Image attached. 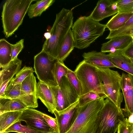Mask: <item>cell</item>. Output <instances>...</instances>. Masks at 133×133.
Listing matches in <instances>:
<instances>
[{"label": "cell", "mask_w": 133, "mask_h": 133, "mask_svg": "<svg viewBox=\"0 0 133 133\" xmlns=\"http://www.w3.org/2000/svg\"><path fill=\"white\" fill-rule=\"evenodd\" d=\"M74 17L71 10L63 8L56 14V18L50 30L51 37L45 40L42 49L52 60L57 59L62 43L73 25Z\"/></svg>", "instance_id": "cell-1"}, {"label": "cell", "mask_w": 133, "mask_h": 133, "mask_svg": "<svg viewBox=\"0 0 133 133\" xmlns=\"http://www.w3.org/2000/svg\"><path fill=\"white\" fill-rule=\"evenodd\" d=\"M105 24L94 20L89 16L79 17L71 28L75 47L81 49L87 48L102 36Z\"/></svg>", "instance_id": "cell-2"}, {"label": "cell", "mask_w": 133, "mask_h": 133, "mask_svg": "<svg viewBox=\"0 0 133 133\" xmlns=\"http://www.w3.org/2000/svg\"><path fill=\"white\" fill-rule=\"evenodd\" d=\"M34 0H7L4 4L1 17L3 32L8 38L22 23L29 8Z\"/></svg>", "instance_id": "cell-3"}, {"label": "cell", "mask_w": 133, "mask_h": 133, "mask_svg": "<svg viewBox=\"0 0 133 133\" xmlns=\"http://www.w3.org/2000/svg\"><path fill=\"white\" fill-rule=\"evenodd\" d=\"M106 96L79 107V113L74 124L66 133H93L98 112L103 105Z\"/></svg>", "instance_id": "cell-4"}, {"label": "cell", "mask_w": 133, "mask_h": 133, "mask_svg": "<svg viewBox=\"0 0 133 133\" xmlns=\"http://www.w3.org/2000/svg\"><path fill=\"white\" fill-rule=\"evenodd\" d=\"M124 118L122 109L106 98L98 112L93 133H116L120 122Z\"/></svg>", "instance_id": "cell-5"}, {"label": "cell", "mask_w": 133, "mask_h": 133, "mask_svg": "<svg viewBox=\"0 0 133 133\" xmlns=\"http://www.w3.org/2000/svg\"><path fill=\"white\" fill-rule=\"evenodd\" d=\"M74 71L81 84V96L92 92L102 97L106 96L103 83L96 67L84 59L79 63Z\"/></svg>", "instance_id": "cell-6"}, {"label": "cell", "mask_w": 133, "mask_h": 133, "mask_svg": "<svg viewBox=\"0 0 133 133\" xmlns=\"http://www.w3.org/2000/svg\"><path fill=\"white\" fill-rule=\"evenodd\" d=\"M97 67L102 83L107 98L120 109L123 96L121 91V75L117 71L109 68Z\"/></svg>", "instance_id": "cell-7"}, {"label": "cell", "mask_w": 133, "mask_h": 133, "mask_svg": "<svg viewBox=\"0 0 133 133\" xmlns=\"http://www.w3.org/2000/svg\"><path fill=\"white\" fill-rule=\"evenodd\" d=\"M58 111H63L78 101L79 97L66 76L63 77L59 86L51 87Z\"/></svg>", "instance_id": "cell-8"}, {"label": "cell", "mask_w": 133, "mask_h": 133, "mask_svg": "<svg viewBox=\"0 0 133 133\" xmlns=\"http://www.w3.org/2000/svg\"><path fill=\"white\" fill-rule=\"evenodd\" d=\"M57 60H51L42 50L34 56V72L39 81L50 87L57 85L54 75V64Z\"/></svg>", "instance_id": "cell-9"}, {"label": "cell", "mask_w": 133, "mask_h": 133, "mask_svg": "<svg viewBox=\"0 0 133 133\" xmlns=\"http://www.w3.org/2000/svg\"><path fill=\"white\" fill-rule=\"evenodd\" d=\"M42 112L28 108L22 112L18 121L25 122L27 125L37 130L48 133H55L42 116Z\"/></svg>", "instance_id": "cell-10"}, {"label": "cell", "mask_w": 133, "mask_h": 133, "mask_svg": "<svg viewBox=\"0 0 133 133\" xmlns=\"http://www.w3.org/2000/svg\"><path fill=\"white\" fill-rule=\"evenodd\" d=\"M37 83L35 77L32 73L27 77L21 84V92L18 98L21 100L28 108L37 107L36 95Z\"/></svg>", "instance_id": "cell-11"}, {"label": "cell", "mask_w": 133, "mask_h": 133, "mask_svg": "<svg viewBox=\"0 0 133 133\" xmlns=\"http://www.w3.org/2000/svg\"><path fill=\"white\" fill-rule=\"evenodd\" d=\"M79 99L65 109L61 111L55 110L54 114L58 123L59 133H66L71 128L78 115Z\"/></svg>", "instance_id": "cell-12"}, {"label": "cell", "mask_w": 133, "mask_h": 133, "mask_svg": "<svg viewBox=\"0 0 133 133\" xmlns=\"http://www.w3.org/2000/svg\"><path fill=\"white\" fill-rule=\"evenodd\" d=\"M121 84L125 103L124 108L122 110L128 117L133 114V76L123 73Z\"/></svg>", "instance_id": "cell-13"}, {"label": "cell", "mask_w": 133, "mask_h": 133, "mask_svg": "<svg viewBox=\"0 0 133 133\" xmlns=\"http://www.w3.org/2000/svg\"><path fill=\"white\" fill-rule=\"evenodd\" d=\"M118 0H99L89 16L93 20L99 22L118 12Z\"/></svg>", "instance_id": "cell-14"}, {"label": "cell", "mask_w": 133, "mask_h": 133, "mask_svg": "<svg viewBox=\"0 0 133 133\" xmlns=\"http://www.w3.org/2000/svg\"><path fill=\"white\" fill-rule=\"evenodd\" d=\"M22 62L21 60L16 58L0 71V98H5L6 89L14 76L20 70Z\"/></svg>", "instance_id": "cell-15"}, {"label": "cell", "mask_w": 133, "mask_h": 133, "mask_svg": "<svg viewBox=\"0 0 133 133\" xmlns=\"http://www.w3.org/2000/svg\"><path fill=\"white\" fill-rule=\"evenodd\" d=\"M82 56L87 62L99 68H109L117 67L111 60L108 54L93 51L84 52Z\"/></svg>", "instance_id": "cell-16"}, {"label": "cell", "mask_w": 133, "mask_h": 133, "mask_svg": "<svg viewBox=\"0 0 133 133\" xmlns=\"http://www.w3.org/2000/svg\"><path fill=\"white\" fill-rule=\"evenodd\" d=\"M36 95L46 107L48 111L54 114L56 110V102L51 87L40 81L37 84Z\"/></svg>", "instance_id": "cell-17"}, {"label": "cell", "mask_w": 133, "mask_h": 133, "mask_svg": "<svg viewBox=\"0 0 133 133\" xmlns=\"http://www.w3.org/2000/svg\"><path fill=\"white\" fill-rule=\"evenodd\" d=\"M132 40L131 36H128L112 38L102 44L101 52L105 53L122 50L128 46Z\"/></svg>", "instance_id": "cell-18"}, {"label": "cell", "mask_w": 133, "mask_h": 133, "mask_svg": "<svg viewBox=\"0 0 133 133\" xmlns=\"http://www.w3.org/2000/svg\"><path fill=\"white\" fill-rule=\"evenodd\" d=\"M112 61L117 67L133 76V64L130 59L124 55L122 50L108 54Z\"/></svg>", "instance_id": "cell-19"}, {"label": "cell", "mask_w": 133, "mask_h": 133, "mask_svg": "<svg viewBox=\"0 0 133 133\" xmlns=\"http://www.w3.org/2000/svg\"><path fill=\"white\" fill-rule=\"evenodd\" d=\"M28 108L18 98H0V114L8 112L23 111Z\"/></svg>", "instance_id": "cell-20"}, {"label": "cell", "mask_w": 133, "mask_h": 133, "mask_svg": "<svg viewBox=\"0 0 133 133\" xmlns=\"http://www.w3.org/2000/svg\"><path fill=\"white\" fill-rule=\"evenodd\" d=\"M133 15L131 12H118L113 16L105 24L110 31L117 30L121 28Z\"/></svg>", "instance_id": "cell-21"}, {"label": "cell", "mask_w": 133, "mask_h": 133, "mask_svg": "<svg viewBox=\"0 0 133 133\" xmlns=\"http://www.w3.org/2000/svg\"><path fill=\"white\" fill-rule=\"evenodd\" d=\"M74 47V39L71 29L68 31L62 43L57 60L64 63Z\"/></svg>", "instance_id": "cell-22"}, {"label": "cell", "mask_w": 133, "mask_h": 133, "mask_svg": "<svg viewBox=\"0 0 133 133\" xmlns=\"http://www.w3.org/2000/svg\"><path fill=\"white\" fill-rule=\"evenodd\" d=\"M23 111L8 112L0 114V133H4L7 129L18 121Z\"/></svg>", "instance_id": "cell-23"}, {"label": "cell", "mask_w": 133, "mask_h": 133, "mask_svg": "<svg viewBox=\"0 0 133 133\" xmlns=\"http://www.w3.org/2000/svg\"><path fill=\"white\" fill-rule=\"evenodd\" d=\"M36 2L30 6L28 11L29 18L40 16L51 5L54 0L36 1Z\"/></svg>", "instance_id": "cell-24"}, {"label": "cell", "mask_w": 133, "mask_h": 133, "mask_svg": "<svg viewBox=\"0 0 133 133\" xmlns=\"http://www.w3.org/2000/svg\"><path fill=\"white\" fill-rule=\"evenodd\" d=\"M12 61L11 44L5 39L0 40V66L2 68L8 65Z\"/></svg>", "instance_id": "cell-25"}, {"label": "cell", "mask_w": 133, "mask_h": 133, "mask_svg": "<svg viewBox=\"0 0 133 133\" xmlns=\"http://www.w3.org/2000/svg\"><path fill=\"white\" fill-rule=\"evenodd\" d=\"M133 34V15L129 19L125 24L119 29L110 32L106 39H110L118 37L130 36Z\"/></svg>", "instance_id": "cell-26"}, {"label": "cell", "mask_w": 133, "mask_h": 133, "mask_svg": "<svg viewBox=\"0 0 133 133\" xmlns=\"http://www.w3.org/2000/svg\"><path fill=\"white\" fill-rule=\"evenodd\" d=\"M34 71L31 67L25 66L16 74L7 87H11L20 84L29 75L33 73Z\"/></svg>", "instance_id": "cell-27"}, {"label": "cell", "mask_w": 133, "mask_h": 133, "mask_svg": "<svg viewBox=\"0 0 133 133\" xmlns=\"http://www.w3.org/2000/svg\"><path fill=\"white\" fill-rule=\"evenodd\" d=\"M21 121H18L7 129L4 133L15 132L18 133H48L39 131L26 125H23L21 124Z\"/></svg>", "instance_id": "cell-28"}, {"label": "cell", "mask_w": 133, "mask_h": 133, "mask_svg": "<svg viewBox=\"0 0 133 133\" xmlns=\"http://www.w3.org/2000/svg\"><path fill=\"white\" fill-rule=\"evenodd\" d=\"M66 66L64 63H61L57 59L55 63L54 75L55 82L57 85H60L62 78L67 75Z\"/></svg>", "instance_id": "cell-29"}, {"label": "cell", "mask_w": 133, "mask_h": 133, "mask_svg": "<svg viewBox=\"0 0 133 133\" xmlns=\"http://www.w3.org/2000/svg\"><path fill=\"white\" fill-rule=\"evenodd\" d=\"M67 74L66 76L70 84L79 97L81 95L82 90L81 84L74 71L66 66Z\"/></svg>", "instance_id": "cell-30"}, {"label": "cell", "mask_w": 133, "mask_h": 133, "mask_svg": "<svg viewBox=\"0 0 133 133\" xmlns=\"http://www.w3.org/2000/svg\"><path fill=\"white\" fill-rule=\"evenodd\" d=\"M21 92V84L11 87H7L5 92L6 98L10 99L18 98Z\"/></svg>", "instance_id": "cell-31"}, {"label": "cell", "mask_w": 133, "mask_h": 133, "mask_svg": "<svg viewBox=\"0 0 133 133\" xmlns=\"http://www.w3.org/2000/svg\"><path fill=\"white\" fill-rule=\"evenodd\" d=\"M117 131V133H133V123L124 118L120 122Z\"/></svg>", "instance_id": "cell-32"}, {"label": "cell", "mask_w": 133, "mask_h": 133, "mask_svg": "<svg viewBox=\"0 0 133 133\" xmlns=\"http://www.w3.org/2000/svg\"><path fill=\"white\" fill-rule=\"evenodd\" d=\"M102 97L98 94L95 92H89L79 97V105L80 106H82L88 103L99 98Z\"/></svg>", "instance_id": "cell-33"}, {"label": "cell", "mask_w": 133, "mask_h": 133, "mask_svg": "<svg viewBox=\"0 0 133 133\" xmlns=\"http://www.w3.org/2000/svg\"><path fill=\"white\" fill-rule=\"evenodd\" d=\"M118 12H130L133 9V0H118Z\"/></svg>", "instance_id": "cell-34"}, {"label": "cell", "mask_w": 133, "mask_h": 133, "mask_svg": "<svg viewBox=\"0 0 133 133\" xmlns=\"http://www.w3.org/2000/svg\"><path fill=\"white\" fill-rule=\"evenodd\" d=\"M24 39H21L14 44H11L12 60L17 57V56L23 48Z\"/></svg>", "instance_id": "cell-35"}, {"label": "cell", "mask_w": 133, "mask_h": 133, "mask_svg": "<svg viewBox=\"0 0 133 133\" xmlns=\"http://www.w3.org/2000/svg\"><path fill=\"white\" fill-rule=\"evenodd\" d=\"M42 115L48 125L54 131L55 133H59V128L56 118H53L43 113Z\"/></svg>", "instance_id": "cell-36"}, {"label": "cell", "mask_w": 133, "mask_h": 133, "mask_svg": "<svg viewBox=\"0 0 133 133\" xmlns=\"http://www.w3.org/2000/svg\"><path fill=\"white\" fill-rule=\"evenodd\" d=\"M123 55L130 59H133V39L125 48L122 50Z\"/></svg>", "instance_id": "cell-37"}, {"label": "cell", "mask_w": 133, "mask_h": 133, "mask_svg": "<svg viewBox=\"0 0 133 133\" xmlns=\"http://www.w3.org/2000/svg\"><path fill=\"white\" fill-rule=\"evenodd\" d=\"M44 36L46 40H48L50 38L51 35L49 32H47L44 34Z\"/></svg>", "instance_id": "cell-38"}, {"label": "cell", "mask_w": 133, "mask_h": 133, "mask_svg": "<svg viewBox=\"0 0 133 133\" xmlns=\"http://www.w3.org/2000/svg\"><path fill=\"white\" fill-rule=\"evenodd\" d=\"M128 119L130 122L133 123V114L128 117Z\"/></svg>", "instance_id": "cell-39"}, {"label": "cell", "mask_w": 133, "mask_h": 133, "mask_svg": "<svg viewBox=\"0 0 133 133\" xmlns=\"http://www.w3.org/2000/svg\"><path fill=\"white\" fill-rule=\"evenodd\" d=\"M130 59L131 62H132V63L133 64V59Z\"/></svg>", "instance_id": "cell-40"}, {"label": "cell", "mask_w": 133, "mask_h": 133, "mask_svg": "<svg viewBox=\"0 0 133 133\" xmlns=\"http://www.w3.org/2000/svg\"><path fill=\"white\" fill-rule=\"evenodd\" d=\"M131 37L133 39V34H132L131 36Z\"/></svg>", "instance_id": "cell-41"}, {"label": "cell", "mask_w": 133, "mask_h": 133, "mask_svg": "<svg viewBox=\"0 0 133 133\" xmlns=\"http://www.w3.org/2000/svg\"><path fill=\"white\" fill-rule=\"evenodd\" d=\"M130 11L131 12L133 13V9L132 10H131Z\"/></svg>", "instance_id": "cell-42"}]
</instances>
